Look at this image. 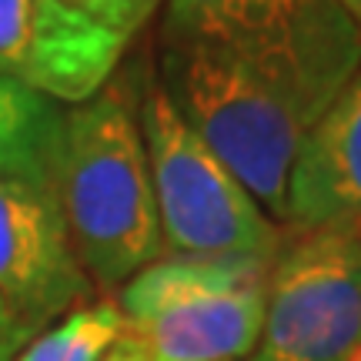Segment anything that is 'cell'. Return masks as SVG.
<instances>
[{
    "label": "cell",
    "instance_id": "1",
    "mask_svg": "<svg viewBox=\"0 0 361 361\" xmlns=\"http://www.w3.org/2000/svg\"><path fill=\"white\" fill-rule=\"evenodd\" d=\"M51 188L94 288H121L164 258L137 104L121 87L64 107Z\"/></svg>",
    "mask_w": 361,
    "mask_h": 361
},
{
    "label": "cell",
    "instance_id": "2",
    "mask_svg": "<svg viewBox=\"0 0 361 361\" xmlns=\"http://www.w3.org/2000/svg\"><path fill=\"white\" fill-rule=\"evenodd\" d=\"M157 84L281 224L298 147L331 101L278 67L204 44H161Z\"/></svg>",
    "mask_w": 361,
    "mask_h": 361
},
{
    "label": "cell",
    "instance_id": "3",
    "mask_svg": "<svg viewBox=\"0 0 361 361\" xmlns=\"http://www.w3.org/2000/svg\"><path fill=\"white\" fill-rule=\"evenodd\" d=\"M137 121L164 255L271 261L281 251L284 228L268 218L238 174L178 114L157 78L137 97Z\"/></svg>",
    "mask_w": 361,
    "mask_h": 361
},
{
    "label": "cell",
    "instance_id": "4",
    "mask_svg": "<svg viewBox=\"0 0 361 361\" xmlns=\"http://www.w3.org/2000/svg\"><path fill=\"white\" fill-rule=\"evenodd\" d=\"M271 261L157 258L117 288L124 335L151 361L251 358L268 308Z\"/></svg>",
    "mask_w": 361,
    "mask_h": 361
},
{
    "label": "cell",
    "instance_id": "5",
    "mask_svg": "<svg viewBox=\"0 0 361 361\" xmlns=\"http://www.w3.org/2000/svg\"><path fill=\"white\" fill-rule=\"evenodd\" d=\"M161 44H204L278 67L328 101L361 67V34L338 0H164Z\"/></svg>",
    "mask_w": 361,
    "mask_h": 361
},
{
    "label": "cell",
    "instance_id": "6",
    "mask_svg": "<svg viewBox=\"0 0 361 361\" xmlns=\"http://www.w3.org/2000/svg\"><path fill=\"white\" fill-rule=\"evenodd\" d=\"M361 348V238L355 221L284 234L251 361H351Z\"/></svg>",
    "mask_w": 361,
    "mask_h": 361
},
{
    "label": "cell",
    "instance_id": "7",
    "mask_svg": "<svg viewBox=\"0 0 361 361\" xmlns=\"http://www.w3.org/2000/svg\"><path fill=\"white\" fill-rule=\"evenodd\" d=\"M51 180H0V298L30 335L94 301Z\"/></svg>",
    "mask_w": 361,
    "mask_h": 361
},
{
    "label": "cell",
    "instance_id": "8",
    "mask_svg": "<svg viewBox=\"0 0 361 361\" xmlns=\"http://www.w3.org/2000/svg\"><path fill=\"white\" fill-rule=\"evenodd\" d=\"M164 0H34L20 84L54 104L101 94Z\"/></svg>",
    "mask_w": 361,
    "mask_h": 361
},
{
    "label": "cell",
    "instance_id": "9",
    "mask_svg": "<svg viewBox=\"0 0 361 361\" xmlns=\"http://www.w3.org/2000/svg\"><path fill=\"white\" fill-rule=\"evenodd\" d=\"M341 221H361V67L298 147L281 224L301 234Z\"/></svg>",
    "mask_w": 361,
    "mask_h": 361
},
{
    "label": "cell",
    "instance_id": "10",
    "mask_svg": "<svg viewBox=\"0 0 361 361\" xmlns=\"http://www.w3.org/2000/svg\"><path fill=\"white\" fill-rule=\"evenodd\" d=\"M64 107L20 80L0 78V180H51L54 144Z\"/></svg>",
    "mask_w": 361,
    "mask_h": 361
},
{
    "label": "cell",
    "instance_id": "11",
    "mask_svg": "<svg viewBox=\"0 0 361 361\" xmlns=\"http://www.w3.org/2000/svg\"><path fill=\"white\" fill-rule=\"evenodd\" d=\"M124 338V318L111 298L78 305L30 338L13 361H104Z\"/></svg>",
    "mask_w": 361,
    "mask_h": 361
},
{
    "label": "cell",
    "instance_id": "12",
    "mask_svg": "<svg viewBox=\"0 0 361 361\" xmlns=\"http://www.w3.org/2000/svg\"><path fill=\"white\" fill-rule=\"evenodd\" d=\"M34 0H0V78L20 80L30 47Z\"/></svg>",
    "mask_w": 361,
    "mask_h": 361
},
{
    "label": "cell",
    "instance_id": "13",
    "mask_svg": "<svg viewBox=\"0 0 361 361\" xmlns=\"http://www.w3.org/2000/svg\"><path fill=\"white\" fill-rule=\"evenodd\" d=\"M30 338L34 335L20 324V318L11 311V305L0 298V361H13Z\"/></svg>",
    "mask_w": 361,
    "mask_h": 361
},
{
    "label": "cell",
    "instance_id": "14",
    "mask_svg": "<svg viewBox=\"0 0 361 361\" xmlns=\"http://www.w3.org/2000/svg\"><path fill=\"white\" fill-rule=\"evenodd\" d=\"M104 361H151V358H147V351H144L141 345L134 341V338L124 335L114 345V348L107 351V358H104Z\"/></svg>",
    "mask_w": 361,
    "mask_h": 361
},
{
    "label": "cell",
    "instance_id": "15",
    "mask_svg": "<svg viewBox=\"0 0 361 361\" xmlns=\"http://www.w3.org/2000/svg\"><path fill=\"white\" fill-rule=\"evenodd\" d=\"M338 4H341V11L348 13V20L358 27V34H361V0H338Z\"/></svg>",
    "mask_w": 361,
    "mask_h": 361
},
{
    "label": "cell",
    "instance_id": "16",
    "mask_svg": "<svg viewBox=\"0 0 361 361\" xmlns=\"http://www.w3.org/2000/svg\"><path fill=\"white\" fill-rule=\"evenodd\" d=\"M351 361H361V348H358V351H355V355H351Z\"/></svg>",
    "mask_w": 361,
    "mask_h": 361
},
{
    "label": "cell",
    "instance_id": "17",
    "mask_svg": "<svg viewBox=\"0 0 361 361\" xmlns=\"http://www.w3.org/2000/svg\"><path fill=\"white\" fill-rule=\"evenodd\" d=\"M355 228H358V238H361V221H358V224H355Z\"/></svg>",
    "mask_w": 361,
    "mask_h": 361
}]
</instances>
